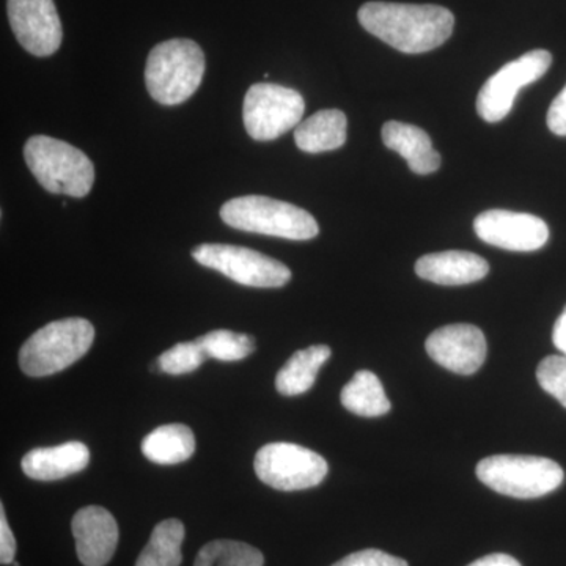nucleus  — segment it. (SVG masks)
I'll return each mask as SVG.
<instances>
[{
    "mask_svg": "<svg viewBox=\"0 0 566 566\" xmlns=\"http://www.w3.org/2000/svg\"><path fill=\"white\" fill-rule=\"evenodd\" d=\"M360 25L405 54H423L452 36L455 17L439 6L368 2L360 7Z\"/></svg>",
    "mask_w": 566,
    "mask_h": 566,
    "instance_id": "obj_1",
    "label": "nucleus"
},
{
    "mask_svg": "<svg viewBox=\"0 0 566 566\" xmlns=\"http://www.w3.org/2000/svg\"><path fill=\"white\" fill-rule=\"evenodd\" d=\"M205 69V54L196 41L167 40L156 44L148 55L145 84L156 103L177 106L199 91Z\"/></svg>",
    "mask_w": 566,
    "mask_h": 566,
    "instance_id": "obj_2",
    "label": "nucleus"
},
{
    "mask_svg": "<svg viewBox=\"0 0 566 566\" xmlns=\"http://www.w3.org/2000/svg\"><path fill=\"white\" fill-rule=\"evenodd\" d=\"M221 218L232 229L283 240H314L319 233L318 222L311 212L271 197H237L223 203Z\"/></svg>",
    "mask_w": 566,
    "mask_h": 566,
    "instance_id": "obj_3",
    "label": "nucleus"
},
{
    "mask_svg": "<svg viewBox=\"0 0 566 566\" xmlns=\"http://www.w3.org/2000/svg\"><path fill=\"white\" fill-rule=\"evenodd\" d=\"M24 159L46 191L82 199L92 191L95 167L84 151L50 136H33L24 147Z\"/></svg>",
    "mask_w": 566,
    "mask_h": 566,
    "instance_id": "obj_4",
    "label": "nucleus"
},
{
    "mask_svg": "<svg viewBox=\"0 0 566 566\" xmlns=\"http://www.w3.org/2000/svg\"><path fill=\"white\" fill-rule=\"evenodd\" d=\"M95 327L84 318H65L41 327L22 345L20 367L32 378L65 370L92 348Z\"/></svg>",
    "mask_w": 566,
    "mask_h": 566,
    "instance_id": "obj_5",
    "label": "nucleus"
},
{
    "mask_svg": "<svg viewBox=\"0 0 566 566\" xmlns=\"http://www.w3.org/2000/svg\"><path fill=\"white\" fill-rule=\"evenodd\" d=\"M480 482L495 493L515 499H536L553 493L564 483L562 465L549 458L494 455L476 464Z\"/></svg>",
    "mask_w": 566,
    "mask_h": 566,
    "instance_id": "obj_6",
    "label": "nucleus"
},
{
    "mask_svg": "<svg viewBox=\"0 0 566 566\" xmlns=\"http://www.w3.org/2000/svg\"><path fill=\"white\" fill-rule=\"evenodd\" d=\"M303 95L283 85L253 84L244 96L243 120L252 139L275 140L296 128L303 118Z\"/></svg>",
    "mask_w": 566,
    "mask_h": 566,
    "instance_id": "obj_7",
    "label": "nucleus"
},
{
    "mask_svg": "<svg viewBox=\"0 0 566 566\" xmlns=\"http://www.w3.org/2000/svg\"><path fill=\"white\" fill-rule=\"evenodd\" d=\"M193 260L226 277L253 289H281L292 279L289 266L252 249L232 244H200Z\"/></svg>",
    "mask_w": 566,
    "mask_h": 566,
    "instance_id": "obj_8",
    "label": "nucleus"
},
{
    "mask_svg": "<svg viewBox=\"0 0 566 566\" xmlns=\"http://www.w3.org/2000/svg\"><path fill=\"white\" fill-rule=\"evenodd\" d=\"M326 460L314 450L292 442H273L255 457V474L264 485L279 491H301L318 486L326 479Z\"/></svg>",
    "mask_w": 566,
    "mask_h": 566,
    "instance_id": "obj_9",
    "label": "nucleus"
},
{
    "mask_svg": "<svg viewBox=\"0 0 566 566\" xmlns=\"http://www.w3.org/2000/svg\"><path fill=\"white\" fill-rule=\"evenodd\" d=\"M553 55L545 50H534L506 63L483 85L476 96V112L488 123L504 120L513 109L517 92L542 80L551 69Z\"/></svg>",
    "mask_w": 566,
    "mask_h": 566,
    "instance_id": "obj_10",
    "label": "nucleus"
},
{
    "mask_svg": "<svg viewBox=\"0 0 566 566\" xmlns=\"http://www.w3.org/2000/svg\"><path fill=\"white\" fill-rule=\"evenodd\" d=\"M11 31L25 51L48 57L61 48L63 29L54 0H9Z\"/></svg>",
    "mask_w": 566,
    "mask_h": 566,
    "instance_id": "obj_11",
    "label": "nucleus"
},
{
    "mask_svg": "<svg viewBox=\"0 0 566 566\" xmlns=\"http://www.w3.org/2000/svg\"><path fill=\"white\" fill-rule=\"evenodd\" d=\"M480 240L513 252H534L549 240V227L543 219L527 212L488 210L474 222Z\"/></svg>",
    "mask_w": 566,
    "mask_h": 566,
    "instance_id": "obj_12",
    "label": "nucleus"
},
{
    "mask_svg": "<svg viewBox=\"0 0 566 566\" xmlns=\"http://www.w3.org/2000/svg\"><path fill=\"white\" fill-rule=\"evenodd\" d=\"M428 356L457 375H474L486 360L485 334L474 324L439 327L424 342Z\"/></svg>",
    "mask_w": 566,
    "mask_h": 566,
    "instance_id": "obj_13",
    "label": "nucleus"
},
{
    "mask_svg": "<svg viewBox=\"0 0 566 566\" xmlns=\"http://www.w3.org/2000/svg\"><path fill=\"white\" fill-rule=\"evenodd\" d=\"M71 528L82 565L109 564L118 545V526L106 509L98 505L84 506L74 515Z\"/></svg>",
    "mask_w": 566,
    "mask_h": 566,
    "instance_id": "obj_14",
    "label": "nucleus"
},
{
    "mask_svg": "<svg viewBox=\"0 0 566 566\" xmlns=\"http://www.w3.org/2000/svg\"><path fill=\"white\" fill-rule=\"evenodd\" d=\"M490 264L483 256L465 251L428 253L417 260L416 274L438 285H468L485 279Z\"/></svg>",
    "mask_w": 566,
    "mask_h": 566,
    "instance_id": "obj_15",
    "label": "nucleus"
},
{
    "mask_svg": "<svg viewBox=\"0 0 566 566\" xmlns=\"http://www.w3.org/2000/svg\"><path fill=\"white\" fill-rule=\"evenodd\" d=\"M88 461L91 452L87 446L71 441L62 446L31 450L22 458L21 468L29 479L54 482L84 471Z\"/></svg>",
    "mask_w": 566,
    "mask_h": 566,
    "instance_id": "obj_16",
    "label": "nucleus"
},
{
    "mask_svg": "<svg viewBox=\"0 0 566 566\" xmlns=\"http://www.w3.org/2000/svg\"><path fill=\"white\" fill-rule=\"evenodd\" d=\"M382 142L405 158L409 169L417 175H430L441 167V156L434 150L430 136L415 125L387 122L382 126Z\"/></svg>",
    "mask_w": 566,
    "mask_h": 566,
    "instance_id": "obj_17",
    "label": "nucleus"
},
{
    "mask_svg": "<svg viewBox=\"0 0 566 566\" xmlns=\"http://www.w3.org/2000/svg\"><path fill=\"white\" fill-rule=\"evenodd\" d=\"M348 120L344 112L326 109L316 112L294 129V142L305 153L333 151L344 147Z\"/></svg>",
    "mask_w": 566,
    "mask_h": 566,
    "instance_id": "obj_18",
    "label": "nucleus"
},
{
    "mask_svg": "<svg viewBox=\"0 0 566 566\" xmlns=\"http://www.w3.org/2000/svg\"><path fill=\"white\" fill-rule=\"evenodd\" d=\"M196 452V436L191 428L181 423L163 424L142 441V453L151 463L180 464Z\"/></svg>",
    "mask_w": 566,
    "mask_h": 566,
    "instance_id": "obj_19",
    "label": "nucleus"
},
{
    "mask_svg": "<svg viewBox=\"0 0 566 566\" xmlns=\"http://www.w3.org/2000/svg\"><path fill=\"white\" fill-rule=\"evenodd\" d=\"M329 346L315 345L301 349L290 357L275 376V389L285 397H294L307 392L315 385L316 375L329 359Z\"/></svg>",
    "mask_w": 566,
    "mask_h": 566,
    "instance_id": "obj_20",
    "label": "nucleus"
},
{
    "mask_svg": "<svg viewBox=\"0 0 566 566\" xmlns=\"http://www.w3.org/2000/svg\"><path fill=\"white\" fill-rule=\"evenodd\" d=\"M342 405L353 415L381 417L390 411V401L378 376L368 370L357 371L342 390Z\"/></svg>",
    "mask_w": 566,
    "mask_h": 566,
    "instance_id": "obj_21",
    "label": "nucleus"
},
{
    "mask_svg": "<svg viewBox=\"0 0 566 566\" xmlns=\"http://www.w3.org/2000/svg\"><path fill=\"white\" fill-rule=\"evenodd\" d=\"M185 526L180 520H166L153 528L150 542L142 551L136 566H180Z\"/></svg>",
    "mask_w": 566,
    "mask_h": 566,
    "instance_id": "obj_22",
    "label": "nucleus"
},
{
    "mask_svg": "<svg viewBox=\"0 0 566 566\" xmlns=\"http://www.w3.org/2000/svg\"><path fill=\"white\" fill-rule=\"evenodd\" d=\"M264 557L259 549L232 539H214L197 554L193 566H263Z\"/></svg>",
    "mask_w": 566,
    "mask_h": 566,
    "instance_id": "obj_23",
    "label": "nucleus"
},
{
    "mask_svg": "<svg viewBox=\"0 0 566 566\" xmlns=\"http://www.w3.org/2000/svg\"><path fill=\"white\" fill-rule=\"evenodd\" d=\"M205 353L212 359L222 363H237L251 356L255 352V340L248 334H238L233 331H212L199 338Z\"/></svg>",
    "mask_w": 566,
    "mask_h": 566,
    "instance_id": "obj_24",
    "label": "nucleus"
},
{
    "mask_svg": "<svg viewBox=\"0 0 566 566\" xmlns=\"http://www.w3.org/2000/svg\"><path fill=\"white\" fill-rule=\"evenodd\" d=\"M205 359H208L207 353L197 338V340L185 342V344H178L174 348L167 349L159 356L158 363L164 374L178 376L197 370Z\"/></svg>",
    "mask_w": 566,
    "mask_h": 566,
    "instance_id": "obj_25",
    "label": "nucleus"
},
{
    "mask_svg": "<svg viewBox=\"0 0 566 566\" xmlns=\"http://www.w3.org/2000/svg\"><path fill=\"white\" fill-rule=\"evenodd\" d=\"M536 379L545 392L566 408V356H547L536 368Z\"/></svg>",
    "mask_w": 566,
    "mask_h": 566,
    "instance_id": "obj_26",
    "label": "nucleus"
},
{
    "mask_svg": "<svg viewBox=\"0 0 566 566\" xmlns=\"http://www.w3.org/2000/svg\"><path fill=\"white\" fill-rule=\"evenodd\" d=\"M333 566H409L408 562L400 557L390 556L378 549H364L349 554Z\"/></svg>",
    "mask_w": 566,
    "mask_h": 566,
    "instance_id": "obj_27",
    "label": "nucleus"
},
{
    "mask_svg": "<svg viewBox=\"0 0 566 566\" xmlns=\"http://www.w3.org/2000/svg\"><path fill=\"white\" fill-rule=\"evenodd\" d=\"M17 556V539L7 521L6 509L0 506V562L2 565L13 564Z\"/></svg>",
    "mask_w": 566,
    "mask_h": 566,
    "instance_id": "obj_28",
    "label": "nucleus"
},
{
    "mask_svg": "<svg viewBox=\"0 0 566 566\" xmlns=\"http://www.w3.org/2000/svg\"><path fill=\"white\" fill-rule=\"evenodd\" d=\"M547 128L556 136L566 137V85L547 111Z\"/></svg>",
    "mask_w": 566,
    "mask_h": 566,
    "instance_id": "obj_29",
    "label": "nucleus"
},
{
    "mask_svg": "<svg viewBox=\"0 0 566 566\" xmlns=\"http://www.w3.org/2000/svg\"><path fill=\"white\" fill-rule=\"evenodd\" d=\"M468 566H523L515 557L509 556V554H490L479 558V560L472 562Z\"/></svg>",
    "mask_w": 566,
    "mask_h": 566,
    "instance_id": "obj_30",
    "label": "nucleus"
},
{
    "mask_svg": "<svg viewBox=\"0 0 566 566\" xmlns=\"http://www.w3.org/2000/svg\"><path fill=\"white\" fill-rule=\"evenodd\" d=\"M553 342L558 352L564 353V356H566V307L562 315L558 316L556 326H554Z\"/></svg>",
    "mask_w": 566,
    "mask_h": 566,
    "instance_id": "obj_31",
    "label": "nucleus"
},
{
    "mask_svg": "<svg viewBox=\"0 0 566 566\" xmlns=\"http://www.w3.org/2000/svg\"><path fill=\"white\" fill-rule=\"evenodd\" d=\"M14 566H21L20 564H14Z\"/></svg>",
    "mask_w": 566,
    "mask_h": 566,
    "instance_id": "obj_32",
    "label": "nucleus"
}]
</instances>
